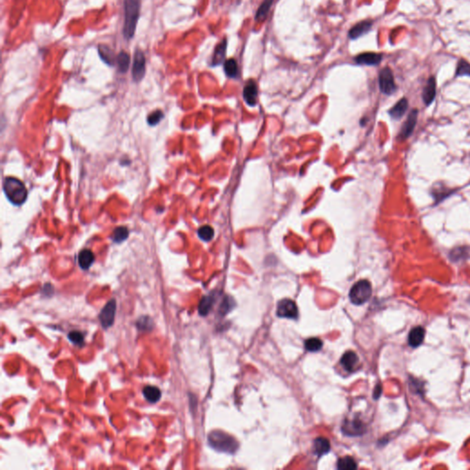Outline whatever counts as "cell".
Wrapping results in <instances>:
<instances>
[{
    "label": "cell",
    "mask_w": 470,
    "mask_h": 470,
    "mask_svg": "<svg viewBox=\"0 0 470 470\" xmlns=\"http://www.w3.org/2000/svg\"><path fill=\"white\" fill-rule=\"evenodd\" d=\"M337 468L339 470H353L357 468V464L351 456H344L339 459L337 463Z\"/></svg>",
    "instance_id": "28"
},
{
    "label": "cell",
    "mask_w": 470,
    "mask_h": 470,
    "mask_svg": "<svg viewBox=\"0 0 470 470\" xmlns=\"http://www.w3.org/2000/svg\"><path fill=\"white\" fill-rule=\"evenodd\" d=\"M273 1L274 0H264V2L261 4L259 9H258L257 12H256V16H255V19L256 20L263 21L264 19L267 18L268 15H269L270 8H271V6L273 4Z\"/></svg>",
    "instance_id": "26"
},
{
    "label": "cell",
    "mask_w": 470,
    "mask_h": 470,
    "mask_svg": "<svg viewBox=\"0 0 470 470\" xmlns=\"http://www.w3.org/2000/svg\"><path fill=\"white\" fill-rule=\"evenodd\" d=\"M226 50L227 40L224 39V40L221 41L220 43H218L215 48L214 54H213V57H212L211 66H213V67L218 66V65H220L224 62L225 56H226Z\"/></svg>",
    "instance_id": "17"
},
{
    "label": "cell",
    "mask_w": 470,
    "mask_h": 470,
    "mask_svg": "<svg viewBox=\"0 0 470 470\" xmlns=\"http://www.w3.org/2000/svg\"><path fill=\"white\" fill-rule=\"evenodd\" d=\"M141 10V0H124L123 36L131 40L134 36Z\"/></svg>",
    "instance_id": "1"
},
{
    "label": "cell",
    "mask_w": 470,
    "mask_h": 470,
    "mask_svg": "<svg viewBox=\"0 0 470 470\" xmlns=\"http://www.w3.org/2000/svg\"><path fill=\"white\" fill-rule=\"evenodd\" d=\"M143 394L146 401L150 403H158L161 399V390L157 386H146L143 387Z\"/></svg>",
    "instance_id": "20"
},
{
    "label": "cell",
    "mask_w": 470,
    "mask_h": 470,
    "mask_svg": "<svg viewBox=\"0 0 470 470\" xmlns=\"http://www.w3.org/2000/svg\"><path fill=\"white\" fill-rule=\"evenodd\" d=\"M224 71L226 73L227 76L231 78H236L239 75L238 71V65L235 59H229L224 63Z\"/></svg>",
    "instance_id": "27"
},
{
    "label": "cell",
    "mask_w": 470,
    "mask_h": 470,
    "mask_svg": "<svg viewBox=\"0 0 470 470\" xmlns=\"http://www.w3.org/2000/svg\"><path fill=\"white\" fill-rule=\"evenodd\" d=\"M198 235H199V237L203 241L209 242L214 237V230H213L212 227L205 225V226L201 227L199 229Z\"/></svg>",
    "instance_id": "31"
},
{
    "label": "cell",
    "mask_w": 470,
    "mask_h": 470,
    "mask_svg": "<svg viewBox=\"0 0 470 470\" xmlns=\"http://www.w3.org/2000/svg\"><path fill=\"white\" fill-rule=\"evenodd\" d=\"M454 190H452L450 188H447L445 186H439L433 188V198L436 203H439L442 201H444L445 198L450 196V194L453 193Z\"/></svg>",
    "instance_id": "25"
},
{
    "label": "cell",
    "mask_w": 470,
    "mask_h": 470,
    "mask_svg": "<svg viewBox=\"0 0 470 470\" xmlns=\"http://www.w3.org/2000/svg\"><path fill=\"white\" fill-rule=\"evenodd\" d=\"M373 26V22L372 21H369V20H366V21H361L359 23H357L356 25L353 26L352 29L350 30L349 32V38L352 39V40H355V39H358L360 38L363 35L368 34L371 30Z\"/></svg>",
    "instance_id": "13"
},
{
    "label": "cell",
    "mask_w": 470,
    "mask_h": 470,
    "mask_svg": "<svg viewBox=\"0 0 470 470\" xmlns=\"http://www.w3.org/2000/svg\"><path fill=\"white\" fill-rule=\"evenodd\" d=\"M425 331L421 326L412 328L408 336V343L411 347H418L424 340Z\"/></svg>",
    "instance_id": "14"
},
{
    "label": "cell",
    "mask_w": 470,
    "mask_h": 470,
    "mask_svg": "<svg viewBox=\"0 0 470 470\" xmlns=\"http://www.w3.org/2000/svg\"><path fill=\"white\" fill-rule=\"evenodd\" d=\"M257 95H258L257 85H256L254 81L250 80L244 86V101L249 106H254L256 104V101H257Z\"/></svg>",
    "instance_id": "12"
},
{
    "label": "cell",
    "mask_w": 470,
    "mask_h": 470,
    "mask_svg": "<svg viewBox=\"0 0 470 470\" xmlns=\"http://www.w3.org/2000/svg\"><path fill=\"white\" fill-rule=\"evenodd\" d=\"M408 107H409V102L407 101V99L403 98L401 101H398L394 106L389 109L388 114L390 115V117L393 118L395 119H399L405 114V112L408 109Z\"/></svg>",
    "instance_id": "18"
},
{
    "label": "cell",
    "mask_w": 470,
    "mask_h": 470,
    "mask_svg": "<svg viewBox=\"0 0 470 470\" xmlns=\"http://www.w3.org/2000/svg\"><path fill=\"white\" fill-rule=\"evenodd\" d=\"M341 364L344 369L348 372H352L356 369L358 364V356L355 352L348 351L345 352L341 358Z\"/></svg>",
    "instance_id": "15"
},
{
    "label": "cell",
    "mask_w": 470,
    "mask_h": 470,
    "mask_svg": "<svg viewBox=\"0 0 470 470\" xmlns=\"http://www.w3.org/2000/svg\"><path fill=\"white\" fill-rule=\"evenodd\" d=\"M304 344H305V348H306L307 351L314 352L319 351L322 348V344H322V341L320 339L313 337V338L307 339Z\"/></svg>",
    "instance_id": "29"
},
{
    "label": "cell",
    "mask_w": 470,
    "mask_h": 470,
    "mask_svg": "<svg viewBox=\"0 0 470 470\" xmlns=\"http://www.w3.org/2000/svg\"><path fill=\"white\" fill-rule=\"evenodd\" d=\"M163 112L160 111V110H156L154 112H152L151 115L148 117V122L151 124V125H156L161 118H163Z\"/></svg>",
    "instance_id": "35"
},
{
    "label": "cell",
    "mask_w": 470,
    "mask_h": 470,
    "mask_svg": "<svg viewBox=\"0 0 470 470\" xmlns=\"http://www.w3.org/2000/svg\"><path fill=\"white\" fill-rule=\"evenodd\" d=\"M99 53L101 55V59L107 65L111 66V67L115 65V61H117V59H115L114 52L109 48V46H107L105 44L100 45L99 46Z\"/></svg>",
    "instance_id": "22"
},
{
    "label": "cell",
    "mask_w": 470,
    "mask_h": 470,
    "mask_svg": "<svg viewBox=\"0 0 470 470\" xmlns=\"http://www.w3.org/2000/svg\"><path fill=\"white\" fill-rule=\"evenodd\" d=\"M436 79L435 76H431L427 80L423 91H422V100L426 106H430L436 99Z\"/></svg>",
    "instance_id": "10"
},
{
    "label": "cell",
    "mask_w": 470,
    "mask_h": 470,
    "mask_svg": "<svg viewBox=\"0 0 470 470\" xmlns=\"http://www.w3.org/2000/svg\"><path fill=\"white\" fill-rule=\"evenodd\" d=\"M118 69L120 73H126L130 67L131 58L126 51H120L117 56Z\"/></svg>",
    "instance_id": "24"
},
{
    "label": "cell",
    "mask_w": 470,
    "mask_h": 470,
    "mask_svg": "<svg viewBox=\"0 0 470 470\" xmlns=\"http://www.w3.org/2000/svg\"><path fill=\"white\" fill-rule=\"evenodd\" d=\"M343 432L344 435L350 436H355L362 435L364 432V426L362 424L361 421L354 420L350 421H346L343 426Z\"/></svg>",
    "instance_id": "16"
},
{
    "label": "cell",
    "mask_w": 470,
    "mask_h": 470,
    "mask_svg": "<svg viewBox=\"0 0 470 470\" xmlns=\"http://www.w3.org/2000/svg\"><path fill=\"white\" fill-rule=\"evenodd\" d=\"M129 236V231L126 227L120 226L116 228L111 235V239L115 243H121L125 241Z\"/></svg>",
    "instance_id": "30"
},
{
    "label": "cell",
    "mask_w": 470,
    "mask_h": 470,
    "mask_svg": "<svg viewBox=\"0 0 470 470\" xmlns=\"http://www.w3.org/2000/svg\"><path fill=\"white\" fill-rule=\"evenodd\" d=\"M94 261H95L94 253L88 249L82 250L78 254V265L83 270L90 269Z\"/></svg>",
    "instance_id": "19"
},
{
    "label": "cell",
    "mask_w": 470,
    "mask_h": 470,
    "mask_svg": "<svg viewBox=\"0 0 470 470\" xmlns=\"http://www.w3.org/2000/svg\"><path fill=\"white\" fill-rule=\"evenodd\" d=\"M468 251H469V249L467 247H457V248H454L453 251L450 252V258L453 262L462 260L466 256H468Z\"/></svg>",
    "instance_id": "33"
},
{
    "label": "cell",
    "mask_w": 470,
    "mask_h": 470,
    "mask_svg": "<svg viewBox=\"0 0 470 470\" xmlns=\"http://www.w3.org/2000/svg\"><path fill=\"white\" fill-rule=\"evenodd\" d=\"M378 84L380 91L385 95H392L397 90L394 76L389 67L383 68L378 76Z\"/></svg>",
    "instance_id": "5"
},
{
    "label": "cell",
    "mask_w": 470,
    "mask_h": 470,
    "mask_svg": "<svg viewBox=\"0 0 470 470\" xmlns=\"http://www.w3.org/2000/svg\"><path fill=\"white\" fill-rule=\"evenodd\" d=\"M116 308H117L116 302L112 300L107 303L105 307L102 309L100 314V320L102 327L108 329L113 324L115 314H116Z\"/></svg>",
    "instance_id": "7"
},
{
    "label": "cell",
    "mask_w": 470,
    "mask_h": 470,
    "mask_svg": "<svg viewBox=\"0 0 470 470\" xmlns=\"http://www.w3.org/2000/svg\"><path fill=\"white\" fill-rule=\"evenodd\" d=\"M4 191L9 201L15 205L23 204L28 197L25 185L20 180L14 177H8L5 179Z\"/></svg>",
    "instance_id": "3"
},
{
    "label": "cell",
    "mask_w": 470,
    "mask_h": 470,
    "mask_svg": "<svg viewBox=\"0 0 470 470\" xmlns=\"http://www.w3.org/2000/svg\"><path fill=\"white\" fill-rule=\"evenodd\" d=\"M68 339L71 343H73L76 345H83L84 344V336L82 333L80 332H77V331H73L71 333L68 334Z\"/></svg>",
    "instance_id": "34"
},
{
    "label": "cell",
    "mask_w": 470,
    "mask_h": 470,
    "mask_svg": "<svg viewBox=\"0 0 470 470\" xmlns=\"http://www.w3.org/2000/svg\"><path fill=\"white\" fill-rule=\"evenodd\" d=\"M376 392H377V393H375L374 396H375V399H378V397H379V395H380V393H381V388H380V386H377V388H376Z\"/></svg>",
    "instance_id": "36"
},
{
    "label": "cell",
    "mask_w": 470,
    "mask_h": 470,
    "mask_svg": "<svg viewBox=\"0 0 470 470\" xmlns=\"http://www.w3.org/2000/svg\"><path fill=\"white\" fill-rule=\"evenodd\" d=\"M330 448H331V445L329 440L326 438L319 437L315 439L313 444V450H314V453L318 454L319 456L327 453L330 451Z\"/></svg>",
    "instance_id": "21"
},
{
    "label": "cell",
    "mask_w": 470,
    "mask_h": 470,
    "mask_svg": "<svg viewBox=\"0 0 470 470\" xmlns=\"http://www.w3.org/2000/svg\"><path fill=\"white\" fill-rule=\"evenodd\" d=\"M470 76V64L466 60L461 59L456 67L455 76Z\"/></svg>",
    "instance_id": "32"
},
{
    "label": "cell",
    "mask_w": 470,
    "mask_h": 470,
    "mask_svg": "<svg viewBox=\"0 0 470 470\" xmlns=\"http://www.w3.org/2000/svg\"><path fill=\"white\" fill-rule=\"evenodd\" d=\"M277 315L280 318L297 319L299 311L296 303L288 299L280 301L277 305Z\"/></svg>",
    "instance_id": "6"
},
{
    "label": "cell",
    "mask_w": 470,
    "mask_h": 470,
    "mask_svg": "<svg viewBox=\"0 0 470 470\" xmlns=\"http://www.w3.org/2000/svg\"><path fill=\"white\" fill-rule=\"evenodd\" d=\"M355 62L362 66H378L382 61V54L376 52H364L355 57Z\"/></svg>",
    "instance_id": "11"
},
{
    "label": "cell",
    "mask_w": 470,
    "mask_h": 470,
    "mask_svg": "<svg viewBox=\"0 0 470 470\" xmlns=\"http://www.w3.org/2000/svg\"><path fill=\"white\" fill-rule=\"evenodd\" d=\"M372 286L368 280H360L352 285L349 298L352 304L362 305L367 302L371 297Z\"/></svg>",
    "instance_id": "4"
},
{
    "label": "cell",
    "mask_w": 470,
    "mask_h": 470,
    "mask_svg": "<svg viewBox=\"0 0 470 470\" xmlns=\"http://www.w3.org/2000/svg\"><path fill=\"white\" fill-rule=\"evenodd\" d=\"M146 60L142 50H137L135 52L134 58V66H133V78L135 82H139L143 78L146 71Z\"/></svg>",
    "instance_id": "8"
},
{
    "label": "cell",
    "mask_w": 470,
    "mask_h": 470,
    "mask_svg": "<svg viewBox=\"0 0 470 470\" xmlns=\"http://www.w3.org/2000/svg\"><path fill=\"white\" fill-rule=\"evenodd\" d=\"M214 302H215V299H214L213 295H208V296L203 297L200 305H199L200 314L202 316L208 315L210 310H211V308L214 305Z\"/></svg>",
    "instance_id": "23"
},
{
    "label": "cell",
    "mask_w": 470,
    "mask_h": 470,
    "mask_svg": "<svg viewBox=\"0 0 470 470\" xmlns=\"http://www.w3.org/2000/svg\"><path fill=\"white\" fill-rule=\"evenodd\" d=\"M418 114H419L418 109H415L411 110V113L409 114L408 118L406 119L405 123L402 127V130H401L399 136H398V139L400 141H405L412 134L414 128L416 126V123H417Z\"/></svg>",
    "instance_id": "9"
},
{
    "label": "cell",
    "mask_w": 470,
    "mask_h": 470,
    "mask_svg": "<svg viewBox=\"0 0 470 470\" xmlns=\"http://www.w3.org/2000/svg\"><path fill=\"white\" fill-rule=\"evenodd\" d=\"M208 440L210 446L219 452L234 453L238 448V443L235 438L221 431L211 432Z\"/></svg>",
    "instance_id": "2"
}]
</instances>
